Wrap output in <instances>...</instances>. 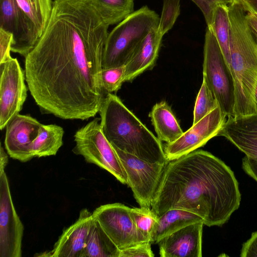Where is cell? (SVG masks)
Returning <instances> with one entry per match:
<instances>
[{
    "label": "cell",
    "instance_id": "obj_1",
    "mask_svg": "<svg viewBox=\"0 0 257 257\" xmlns=\"http://www.w3.org/2000/svg\"><path fill=\"white\" fill-rule=\"evenodd\" d=\"M109 26L93 0L53 1L45 29L25 57L26 81L43 113L82 120L98 113Z\"/></svg>",
    "mask_w": 257,
    "mask_h": 257
},
{
    "label": "cell",
    "instance_id": "obj_2",
    "mask_svg": "<svg viewBox=\"0 0 257 257\" xmlns=\"http://www.w3.org/2000/svg\"><path fill=\"white\" fill-rule=\"evenodd\" d=\"M233 171L210 153L196 150L167 164L151 209L158 216L177 209L193 213L208 226H222L240 205Z\"/></svg>",
    "mask_w": 257,
    "mask_h": 257
},
{
    "label": "cell",
    "instance_id": "obj_3",
    "mask_svg": "<svg viewBox=\"0 0 257 257\" xmlns=\"http://www.w3.org/2000/svg\"><path fill=\"white\" fill-rule=\"evenodd\" d=\"M229 18L230 69L234 82L233 117L257 113V43L246 19L241 0L228 5Z\"/></svg>",
    "mask_w": 257,
    "mask_h": 257
},
{
    "label": "cell",
    "instance_id": "obj_4",
    "mask_svg": "<svg viewBox=\"0 0 257 257\" xmlns=\"http://www.w3.org/2000/svg\"><path fill=\"white\" fill-rule=\"evenodd\" d=\"M98 113L101 131L113 147L151 163H168L162 142L116 95H106Z\"/></svg>",
    "mask_w": 257,
    "mask_h": 257
},
{
    "label": "cell",
    "instance_id": "obj_5",
    "mask_svg": "<svg viewBox=\"0 0 257 257\" xmlns=\"http://www.w3.org/2000/svg\"><path fill=\"white\" fill-rule=\"evenodd\" d=\"M159 21L158 15L145 6L119 23L107 36L102 68L125 65L150 32L158 27Z\"/></svg>",
    "mask_w": 257,
    "mask_h": 257
},
{
    "label": "cell",
    "instance_id": "obj_6",
    "mask_svg": "<svg viewBox=\"0 0 257 257\" xmlns=\"http://www.w3.org/2000/svg\"><path fill=\"white\" fill-rule=\"evenodd\" d=\"M203 80L227 117L233 116L235 105L234 82L219 45L207 27L204 45Z\"/></svg>",
    "mask_w": 257,
    "mask_h": 257
},
{
    "label": "cell",
    "instance_id": "obj_7",
    "mask_svg": "<svg viewBox=\"0 0 257 257\" xmlns=\"http://www.w3.org/2000/svg\"><path fill=\"white\" fill-rule=\"evenodd\" d=\"M100 120V118H95L75 132V145L72 151L82 156L87 162L106 170L121 183L127 184L126 174L120 160L103 135Z\"/></svg>",
    "mask_w": 257,
    "mask_h": 257
},
{
    "label": "cell",
    "instance_id": "obj_8",
    "mask_svg": "<svg viewBox=\"0 0 257 257\" xmlns=\"http://www.w3.org/2000/svg\"><path fill=\"white\" fill-rule=\"evenodd\" d=\"M113 148L120 160L127 185L131 188L136 201L141 207L151 208L167 163H151Z\"/></svg>",
    "mask_w": 257,
    "mask_h": 257
},
{
    "label": "cell",
    "instance_id": "obj_9",
    "mask_svg": "<svg viewBox=\"0 0 257 257\" xmlns=\"http://www.w3.org/2000/svg\"><path fill=\"white\" fill-rule=\"evenodd\" d=\"M0 128L21 111L27 96L25 72L17 58L0 64Z\"/></svg>",
    "mask_w": 257,
    "mask_h": 257
},
{
    "label": "cell",
    "instance_id": "obj_10",
    "mask_svg": "<svg viewBox=\"0 0 257 257\" xmlns=\"http://www.w3.org/2000/svg\"><path fill=\"white\" fill-rule=\"evenodd\" d=\"M92 216L120 250L143 242L139 237L130 208L119 203L102 205Z\"/></svg>",
    "mask_w": 257,
    "mask_h": 257
},
{
    "label": "cell",
    "instance_id": "obj_11",
    "mask_svg": "<svg viewBox=\"0 0 257 257\" xmlns=\"http://www.w3.org/2000/svg\"><path fill=\"white\" fill-rule=\"evenodd\" d=\"M226 115L219 106L184 132L175 141L164 146L168 162L186 155L205 145L218 134L225 123Z\"/></svg>",
    "mask_w": 257,
    "mask_h": 257
},
{
    "label": "cell",
    "instance_id": "obj_12",
    "mask_svg": "<svg viewBox=\"0 0 257 257\" xmlns=\"http://www.w3.org/2000/svg\"><path fill=\"white\" fill-rule=\"evenodd\" d=\"M24 227L14 207L5 169H0V257H21Z\"/></svg>",
    "mask_w": 257,
    "mask_h": 257
},
{
    "label": "cell",
    "instance_id": "obj_13",
    "mask_svg": "<svg viewBox=\"0 0 257 257\" xmlns=\"http://www.w3.org/2000/svg\"><path fill=\"white\" fill-rule=\"evenodd\" d=\"M0 29L13 35L11 51L25 58L41 37L17 0H0Z\"/></svg>",
    "mask_w": 257,
    "mask_h": 257
},
{
    "label": "cell",
    "instance_id": "obj_14",
    "mask_svg": "<svg viewBox=\"0 0 257 257\" xmlns=\"http://www.w3.org/2000/svg\"><path fill=\"white\" fill-rule=\"evenodd\" d=\"M41 124L30 115L20 114L9 122L6 126L5 146L11 158L22 162L33 158L31 145Z\"/></svg>",
    "mask_w": 257,
    "mask_h": 257
},
{
    "label": "cell",
    "instance_id": "obj_15",
    "mask_svg": "<svg viewBox=\"0 0 257 257\" xmlns=\"http://www.w3.org/2000/svg\"><path fill=\"white\" fill-rule=\"evenodd\" d=\"M94 222L92 213L82 209L77 219L63 231L52 250L42 256L82 257L87 236Z\"/></svg>",
    "mask_w": 257,
    "mask_h": 257
},
{
    "label": "cell",
    "instance_id": "obj_16",
    "mask_svg": "<svg viewBox=\"0 0 257 257\" xmlns=\"http://www.w3.org/2000/svg\"><path fill=\"white\" fill-rule=\"evenodd\" d=\"M203 222L183 227L158 243L162 257H201Z\"/></svg>",
    "mask_w": 257,
    "mask_h": 257
},
{
    "label": "cell",
    "instance_id": "obj_17",
    "mask_svg": "<svg viewBox=\"0 0 257 257\" xmlns=\"http://www.w3.org/2000/svg\"><path fill=\"white\" fill-rule=\"evenodd\" d=\"M218 136L225 137L246 156L257 160V113L227 117Z\"/></svg>",
    "mask_w": 257,
    "mask_h": 257
},
{
    "label": "cell",
    "instance_id": "obj_18",
    "mask_svg": "<svg viewBox=\"0 0 257 257\" xmlns=\"http://www.w3.org/2000/svg\"><path fill=\"white\" fill-rule=\"evenodd\" d=\"M163 36L158 28L152 30L125 66L124 82L132 81L152 69L158 57Z\"/></svg>",
    "mask_w": 257,
    "mask_h": 257
},
{
    "label": "cell",
    "instance_id": "obj_19",
    "mask_svg": "<svg viewBox=\"0 0 257 257\" xmlns=\"http://www.w3.org/2000/svg\"><path fill=\"white\" fill-rule=\"evenodd\" d=\"M201 222H203L202 218L191 212L177 209L167 210L158 216L151 235L150 242L151 244L158 243L162 238L177 230Z\"/></svg>",
    "mask_w": 257,
    "mask_h": 257
},
{
    "label": "cell",
    "instance_id": "obj_20",
    "mask_svg": "<svg viewBox=\"0 0 257 257\" xmlns=\"http://www.w3.org/2000/svg\"><path fill=\"white\" fill-rule=\"evenodd\" d=\"M157 138L167 144L180 138L183 132L171 108L165 101L155 104L149 113Z\"/></svg>",
    "mask_w": 257,
    "mask_h": 257
},
{
    "label": "cell",
    "instance_id": "obj_21",
    "mask_svg": "<svg viewBox=\"0 0 257 257\" xmlns=\"http://www.w3.org/2000/svg\"><path fill=\"white\" fill-rule=\"evenodd\" d=\"M64 134V131L60 125L41 124L31 145L33 158L55 155L63 145Z\"/></svg>",
    "mask_w": 257,
    "mask_h": 257
},
{
    "label": "cell",
    "instance_id": "obj_22",
    "mask_svg": "<svg viewBox=\"0 0 257 257\" xmlns=\"http://www.w3.org/2000/svg\"><path fill=\"white\" fill-rule=\"evenodd\" d=\"M120 250L98 222L94 219L87 236L82 257H119Z\"/></svg>",
    "mask_w": 257,
    "mask_h": 257
},
{
    "label": "cell",
    "instance_id": "obj_23",
    "mask_svg": "<svg viewBox=\"0 0 257 257\" xmlns=\"http://www.w3.org/2000/svg\"><path fill=\"white\" fill-rule=\"evenodd\" d=\"M208 28L212 31L226 63L230 67L229 18L228 5H219L216 7L213 15L211 25Z\"/></svg>",
    "mask_w": 257,
    "mask_h": 257
},
{
    "label": "cell",
    "instance_id": "obj_24",
    "mask_svg": "<svg viewBox=\"0 0 257 257\" xmlns=\"http://www.w3.org/2000/svg\"><path fill=\"white\" fill-rule=\"evenodd\" d=\"M104 21L109 26L120 23L134 12V0H93Z\"/></svg>",
    "mask_w": 257,
    "mask_h": 257
},
{
    "label": "cell",
    "instance_id": "obj_25",
    "mask_svg": "<svg viewBox=\"0 0 257 257\" xmlns=\"http://www.w3.org/2000/svg\"><path fill=\"white\" fill-rule=\"evenodd\" d=\"M22 10L35 24L41 36L43 34L50 17L52 0H17Z\"/></svg>",
    "mask_w": 257,
    "mask_h": 257
},
{
    "label": "cell",
    "instance_id": "obj_26",
    "mask_svg": "<svg viewBox=\"0 0 257 257\" xmlns=\"http://www.w3.org/2000/svg\"><path fill=\"white\" fill-rule=\"evenodd\" d=\"M136 227L143 242H150L158 215L151 208H131Z\"/></svg>",
    "mask_w": 257,
    "mask_h": 257
},
{
    "label": "cell",
    "instance_id": "obj_27",
    "mask_svg": "<svg viewBox=\"0 0 257 257\" xmlns=\"http://www.w3.org/2000/svg\"><path fill=\"white\" fill-rule=\"evenodd\" d=\"M218 106L219 104L213 93L203 79L195 103L193 124L197 123Z\"/></svg>",
    "mask_w": 257,
    "mask_h": 257
},
{
    "label": "cell",
    "instance_id": "obj_28",
    "mask_svg": "<svg viewBox=\"0 0 257 257\" xmlns=\"http://www.w3.org/2000/svg\"><path fill=\"white\" fill-rule=\"evenodd\" d=\"M180 13V0H163L158 30L164 36L172 29Z\"/></svg>",
    "mask_w": 257,
    "mask_h": 257
},
{
    "label": "cell",
    "instance_id": "obj_29",
    "mask_svg": "<svg viewBox=\"0 0 257 257\" xmlns=\"http://www.w3.org/2000/svg\"><path fill=\"white\" fill-rule=\"evenodd\" d=\"M125 66L102 68L101 81L105 93L116 92L124 82Z\"/></svg>",
    "mask_w": 257,
    "mask_h": 257
},
{
    "label": "cell",
    "instance_id": "obj_30",
    "mask_svg": "<svg viewBox=\"0 0 257 257\" xmlns=\"http://www.w3.org/2000/svg\"><path fill=\"white\" fill-rule=\"evenodd\" d=\"M200 9L208 27H210L213 13L219 5H228L234 0H192Z\"/></svg>",
    "mask_w": 257,
    "mask_h": 257
},
{
    "label": "cell",
    "instance_id": "obj_31",
    "mask_svg": "<svg viewBox=\"0 0 257 257\" xmlns=\"http://www.w3.org/2000/svg\"><path fill=\"white\" fill-rule=\"evenodd\" d=\"M151 243L145 242L120 250L119 257H153Z\"/></svg>",
    "mask_w": 257,
    "mask_h": 257
},
{
    "label": "cell",
    "instance_id": "obj_32",
    "mask_svg": "<svg viewBox=\"0 0 257 257\" xmlns=\"http://www.w3.org/2000/svg\"><path fill=\"white\" fill-rule=\"evenodd\" d=\"M13 39L12 34L0 29V64L12 58L10 52Z\"/></svg>",
    "mask_w": 257,
    "mask_h": 257
},
{
    "label": "cell",
    "instance_id": "obj_33",
    "mask_svg": "<svg viewBox=\"0 0 257 257\" xmlns=\"http://www.w3.org/2000/svg\"><path fill=\"white\" fill-rule=\"evenodd\" d=\"M241 257H257V231L253 232L251 237L242 246Z\"/></svg>",
    "mask_w": 257,
    "mask_h": 257
},
{
    "label": "cell",
    "instance_id": "obj_34",
    "mask_svg": "<svg viewBox=\"0 0 257 257\" xmlns=\"http://www.w3.org/2000/svg\"><path fill=\"white\" fill-rule=\"evenodd\" d=\"M245 172L257 182V160L245 156L242 160Z\"/></svg>",
    "mask_w": 257,
    "mask_h": 257
},
{
    "label": "cell",
    "instance_id": "obj_35",
    "mask_svg": "<svg viewBox=\"0 0 257 257\" xmlns=\"http://www.w3.org/2000/svg\"><path fill=\"white\" fill-rule=\"evenodd\" d=\"M243 6L246 11L245 17L247 23L257 43V15L245 5H243Z\"/></svg>",
    "mask_w": 257,
    "mask_h": 257
},
{
    "label": "cell",
    "instance_id": "obj_36",
    "mask_svg": "<svg viewBox=\"0 0 257 257\" xmlns=\"http://www.w3.org/2000/svg\"><path fill=\"white\" fill-rule=\"evenodd\" d=\"M8 163V156L2 145L0 149V169H5Z\"/></svg>",
    "mask_w": 257,
    "mask_h": 257
},
{
    "label": "cell",
    "instance_id": "obj_37",
    "mask_svg": "<svg viewBox=\"0 0 257 257\" xmlns=\"http://www.w3.org/2000/svg\"><path fill=\"white\" fill-rule=\"evenodd\" d=\"M248 9L257 15V0H241Z\"/></svg>",
    "mask_w": 257,
    "mask_h": 257
},
{
    "label": "cell",
    "instance_id": "obj_38",
    "mask_svg": "<svg viewBox=\"0 0 257 257\" xmlns=\"http://www.w3.org/2000/svg\"><path fill=\"white\" fill-rule=\"evenodd\" d=\"M255 105L257 110V86L255 90Z\"/></svg>",
    "mask_w": 257,
    "mask_h": 257
}]
</instances>
